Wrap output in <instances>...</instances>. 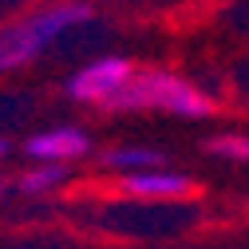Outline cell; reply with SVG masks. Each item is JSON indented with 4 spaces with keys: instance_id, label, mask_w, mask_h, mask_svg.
<instances>
[{
    "instance_id": "1",
    "label": "cell",
    "mask_w": 249,
    "mask_h": 249,
    "mask_svg": "<svg viewBox=\"0 0 249 249\" xmlns=\"http://www.w3.org/2000/svg\"><path fill=\"white\" fill-rule=\"evenodd\" d=\"M91 16H95L91 4H44L0 24V75L36 64L48 48H55L75 28H83Z\"/></svg>"
},
{
    "instance_id": "2",
    "label": "cell",
    "mask_w": 249,
    "mask_h": 249,
    "mask_svg": "<svg viewBox=\"0 0 249 249\" xmlns=\"http://www.w3.org/2000/svg\"><path fill=\"white\" fill-rule=\"evenodd\" d=\"M111 111H159V115H170V119L202 123V119H213L217 99L202 83H194L190 75H182V71L139 68L135 79L127 83V91L119 95V103Z\"/></svg>"
},
{
    "instance_id": "3",
    "label": "cell",
    "mask_w": 249,
    "mask_h": 249,
    "mask_svg": "<svg viewBox=\"0 0 249 249\" xmlns=\"http://www.w3.org/2000/svg\"><path fill=\"white\" fill-rule=\"evenodd\" d=\"M135 64L127 55H115V52H107V55H95V59H87V64H79L71 75H68V83H64V95L71 99V103H79V107H103V111H111L115 103H119V95L127 91V83L135 79Z\"/></svg>"
},
{
    "instance_id": "4",
    "label": "cell",
    "mask_w": 249,
    "mask_h": 249,
    "mask_svg": "<svg viewBox=\"0 0 249 249\" xmlns=\"http://www.w3.org/2000/svg\"><path fill=\"white\" fill-rule=\"evenodd\" d=\"M24 154L28 162H52V166H75L83 159L95 154V139H91L83 127H71V123H59V127H44L36 135L24 139Z\"/></svg>"
},
{
    "instance_id": "5",
    "label": "cell",
    "mask_w": 249,
    "mask_h": 249,
    "mask_svg": "<svg viewBox=\"0 0 249 249\" xmlns=\"http://www.w3.org/2000/svg\"><path fill=\"white\" fill-rule=\"evenodd\" d=\"M115 194L119 198H131L139 206H166V202H182L194 194V178L186 170L174 166H154L131 178H115Z\"/></svg>"
},
{
    "instance_id": "6",
    "label": "cell",
    "mask_w": 249,
    "mask_h": 249,
    "mask_svg": "<svg viewBox=\"0 0 249 249\" xmlns=\"http://www.w3.org/2000/svg\"><path fill=\"white\" fill-rule=\"evenodd\" d=\"M99 166L115 182V178H131V174H142L154 166H166V154L159 146H142V142H115V146L99 150Z\"/></svg>"
},
{
    "instance_id": "7",
    "label": "cell",
    "mask_w": 249,
    "mask_h": 249,
    "mask_svg": "<svg viewBox=\"0 0 249 249\" xmlns=\"http://www.w3.org/2000/svg\"><path fill=\"white\" fill-rule=\"evenodd\" d=\"M71 178V170L68 166H52V162H28L16 178H12V186L20 194H28V198H48V194H59L64 190V182Z\"/></svg>"
},
{
    "instance_id": "8",
    "label": "cell",
    "mask_w": 249,
    "mask_h": 249,
    "mask_svg": "<svg viewBox=\"0 0 249 249\" xmlns=\"http://www.w3.org/2000/svg\"><path fill=\"white\" fill-rule=\"evenodd\" d=\"M206 150L226 162H249V131H222L206 142Z\"/></svg>"
},
{
    "instance_id": "9",
    "label": "cell",
    "mask_w": 249,
    "mask_h": 249,
    "mask_svg": "<svg viewBox=\"0 0 249 249\" xmlns=\"http://www.w3.org/2000/svg\"><path fill=\"white\" fill-rule=\"evenodd\" d=\"M8 190H12V178H4V174H0V206H4V198H8Z\"/></svg>"
},
{
    "instance_id": "10",
    "label": "cell",
    "mask_w": 249,
    "mask_h": 249,
    "mask_svg": "<svg viewBox=\"0 0 249 249\" xmlns=\"http://www.w3.org/2000/svg\"><path fill=\"white\" fill-rule=\"evenodd\" d=\"M8 154H12V142H8L4 135H0V162H4V159H8Z\"/></svg>"
}]
</instances>
